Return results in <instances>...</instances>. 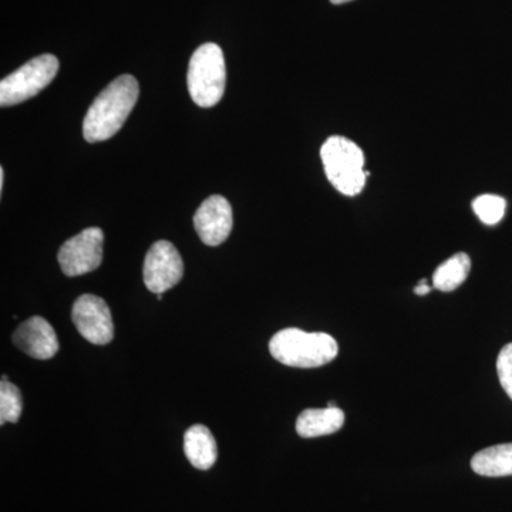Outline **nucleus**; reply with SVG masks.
Wrapping results in <instances>:
<instances>
[{
	"label": "nucleus",
	"instance_id": "nucleus-1",
	"mask_svg": "<svg viewBox=\"0 0 512 512\" xmlns=\"http://www.w3.org/2000/svg\"><path fill=\"white\" fill-rule=\"evenodd\" d=\"M140 94L136 77L123 74L96 97L84 117L83 136L89 143H100L116 136L126 123Z\"/></svg>",
	"mask_w": 512,
	"mask_h": 512
},
{
	"label": "nucleus",
	"instance_id": "nucleus-2",
	"mask_svg": "<svg viewBox=\"0 0 512 512\" xmlns=\"http://www.w3.org/2000/svg\"><path fill=\"white\" fill-rule=\"evenodd\" d=\"M269 352L285 366L313 369L336 359L339 345L328 333H308L288 328L279 330L269 342Z\"/></svg>",
	"mask_w": 512,
	"mask_h": 512
},
{
	"label": "nucleus",
	"instance_id": "nucleus-3",
	"mask_svg": "<svg viewBox=\"0 0 512 512\" xmlns=\"http://www.w3.org/2000/svg\"><path fill=\"white\" fill-rule=\"evenodd\" d=\"M323 168L330 184L343 195L355 197L365 188V154L348 138L329 137L320 148Z\"/></svg>",
	"mask_w": 512,
	"mask_h": 512
},
{
	"label": "nucleus",
	"instance_id": "nucleus-4",
	"mask_svg": "<svg viewBox=\"0 0 512 512\" xmlns=\"http://www.w3.org/2000/svg\"><path fill=\"white\" fill-rule=\"evenodd\" d=\"M227 82L224 53L215 43H205L195 50L188 66L187 84L197 106L214 107L221 101Z\"/></svg>",
	"mask_w": 512,
	"mask_h": 512
},
{
	"label": "nucleus",
	"instance_id": "nucleus-5",
	"mask_svg": "<svg viewBox=\"0 0 512 512\" xmlns=\"http://www.w3.org/2000/svg\"><path fill=\"white\" fill-rule=\"evenodd\" d=\"M59 60L53 55L37 56L0 82V106L9 107L32 99L55 79Z\"/></svg>",
	"mask_w": 512,
	"mask_h": 512
},
{
	"label": "nucleus",
	"instance_id": "nucleus-6",
	"mask_svg": "<svg viewBox=\"0 0 512 512\" xmlns=\"http://www.w3.org/2000/svg\"><path fill=\"white\" fill-rule=\"evenodd\" d=\"M103 242V231L97 227L84 229L76 237L64 242L59 251L63 274L80 276L96 271L103 261Z\"/></svg>",
	"mask_w": 512,
	"mask_h": 512
},
{
	"label": "nucleus",
	"instance_id": "nucleus-7",
	"mask_svg": "<svg viewBox=\"0 0 512 512\" xmlns=\"http://www.w3.org/2000/svg\"><path fill=\"white\" fill-rule=\"evenodd\" d=\"M143 274L148 291L160 295L183 279V258L171 242L158 241L147 252Z\"/></svg>",
	"mask_w": 512,
	"mask_h": 512
},
{
	"label": "nucleus",
	"instance_id": "nucleus-8",
	"mask_svg": "<svg viewBox=\"0 0 512 512\" xmlns=\"http://www.w3.org/2000/svg\"><path fill=\"white\" fill-rule=\"evenodd\" d=\"M73 323L87 342L107 345L114 338V325L109 305L96 295L80 296L73 305Z\"/></svg>",
	"mask_w": 512,
	"mask_h": 512
},
{
	"label": "nucleus",
	"instance_id": "nucleus-9",
	"mask_svg": "<svg viewBox=\"0 0 512 512\" xmlns=\"http://www.w3.org/2000/svg\"><path fill=\"white\" fill-rule=\"evenodd\" d=\"M234 225L231 204L222 195H211L194 215L198 237L208 247H218L227 241Z\"/></svg>",
	"mask_w": 512,
	"mask_h": 512
},
{
	"label": "nucleus",
	"instance_id": "nucleus-10",
	"mask_svg": "<svg viewBox=\"0 0 512 512\" xmlns=\"http://www.w3.org/2000/svg\"><path fill=\"white\" fill-rule=\"evenodd\" d=\"M13 343L26 355L39 360L52 359L59 352L55 329L42 316H33L23 322L13 333Z\"/></svg>",
	"mask_w": 512,
	"mask_h": 512
},
{
	"label": "nucleus",
	"instance_id": "nucleus-11",
	"mask_svg": "<svg viewBox=\"0 0 512 512\" xmlns=\"http://www.w3.org/2000/svg\"><path fill=\"white\" fill-rule=\"evenodd\" d=\"M345 424V413L339 407L325 409H306L296 420V433L303 439L329 436L342 429Z\"/></svg>",
	"mask_w": 512,
	"mask_h": 512
},
{
	"label": "nucleus",
	"instance_id": "nucleus-12",
	"mask_svg": "<svg viewBox=\"0 0 512 512\" xmlns=\"http://www.w3.org/2000/svg\"><path fill=\"white\" fill-rule=\"evenodd\" d=\"M184 451L192 466L198 470H210L218 457L217 441L210 429L201 424H195L185 433Z\"/></svg>",
	"mask_w": 512,
	"mask_h": 512
},
{
	"label": "nucleus",
	"instance_id": "nucleus-13",
	"mask_svg": "<svg viewBox=\"0 0 512 512\" xmlns=\"http://www.w3.org/2000/svg\"><path fill=\"white\" fill-rule=\"evenodd\" d=\"M471 468L474 473L483 477L512 476V443L498 444L478 451L471 458Z\"/></svg>",
	"mask_w": 512,
	"mask_h": 512
},
{
	"label": "nucleus",
	"instance_id": "nucleus-14",
	"mask_svg": "<svg viewBox=\"0 0 512 512\" xmlns=\"http://www.w3.org/2000/svg\"><path fill=\"white\" fill-rule=\"evenodd\" d=\"M471 271V259L467 254H456L436 269L433 288L441 292H453L466 282Z\"/></svg>",
	"mask_w": 512,
	"mask_h": 512
},
{
	"label": "nucleus",
	"instance_id": "nucleus-15",
	"mask_svg": "<svg viewBox=\"0 0 512 512\" xmlns=\"http://www.w3.org/2000/svg\"><path fill=\"white\" fill-rule=\"evenodd\" d=\"M22 394L18 387L3 377L0 383V424L18 423L22 414Z\"/></svg>",
	"mask_w": 512,
	"mask_h": 512
},
{
	"label": "nucleus",
	"instance_id": "nucleus-16",
	"mask_svg": "<svg viewBox=\"0 0 512 512\" xmlns=\"http://www.w3.org/2000/svg\"><path fill=\"white\" fill-rule=\"evenodd\" d=\"M473 210L483 224L497 225L504 218L507 201L500 195H480L473 201Z\"/></svg>",
	"mask_w": 512,
	"mask_h": 512
},
{
	"label": "nucleus",
	"instance_id": "nucleus-17",
	"mask_svg": "<svg viewBox=\"0 0 512 512\" xmlns=\"http://www.w3.org/2000/svg\"><path fill=\"white\" fill-rule=\"evenodd\" d=\"M497 372L504 392L512 400V343L501 349L497 359Z\"/></svg>",
	"mask_w": 512,
	"mask_h": 512
},
{
	"label": "nucleus",
	"instance_id": "nucleus-18",
	"mask_svg": "<svg viewBox=\"0 0 512 512\" xmlns=\"http://www.w3.org/2000/svg\"><path fill=\"white\" fill-rule=\"evenodd\" d=\"M431 289H433V286L427 284L426 279H423V281H420L416 288H414V293L419 296H424L427 295V293H430Z\"/></svg>",
	"mask_w": 512,
	"mask_h": 512
},
{
	"label": "nucleus",
	"instance_id": "nucleus-19",
	"mask_svg": "<svg viewBox=\"0 0 512 512\" xmlns=\"http://www.w3.org/2000/svg\"><path fill=\"white\" fill-rule=\"evenodd\" d=\"M3 185H5V170L0 167V191H3Z\"/></svg>",
	"mask_w": 512,
	"mask_h": 512
},
{
	"label": "nucleus",
	"instance_id": "nucleus-20",
	"mask_svg": "<svg viewBox=\"0 0 512 512\" xmlns=\"http://www.w3.org/2000/svg\"><path fill=\"white\" fill-rule=\"evenodd\" d=\"M333 5H343V3L352 2V0H330Z\"/></svg>",
	"mask_w": 512,
	"mask_h": 512
}]
</instances>
